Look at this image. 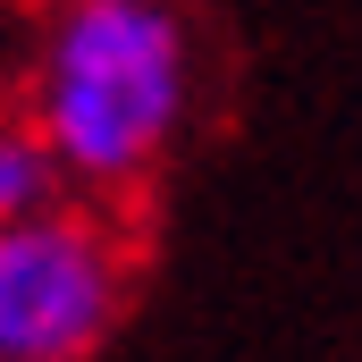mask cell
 Here are the masks:
<instances>
[{"instance_id":"obj_3","label":"cell","mask_w":362,"mask_h":362,"mask_svg":"<svg viewBox=\"0 0 362 362\" xmlns=\"http://www.w3.org/2000/svg\"><path fill=\"white\" fill-rule=\"evenodd\" d=\"M76 194V177L59 169V152L17 118L8 135H0V219H34V211H59Z\"/></svg>"},{"instance_id":"obj_2","label":"cell","mask_w":362,"mask_h":362,"mask_svg":"<svg viewBox=\"0 0 362 362\" xmlns=\"http://www.w3.org/2000/svg\"><path fill=\"white\" fill-rule=\"evenodd\" d=\"M127 303L118 228L59 202L34 219H0V362H85Z\"/></svg>"},{"instance_id":"obj_1","label":"cell","mask_w":362,"mask_h":362,"mask_svg":"<svg viewBox=\"0 0 362 362\" xmlns=\"http://www.w3.org/2000/svg\"><path fill=\"white\" fill-rule=\"evenodd\" d=\"M194 101V34L177 0H51L25 42L17 118L59 152L76 194L144 185Z\"/></svg>"}]
</instances>
